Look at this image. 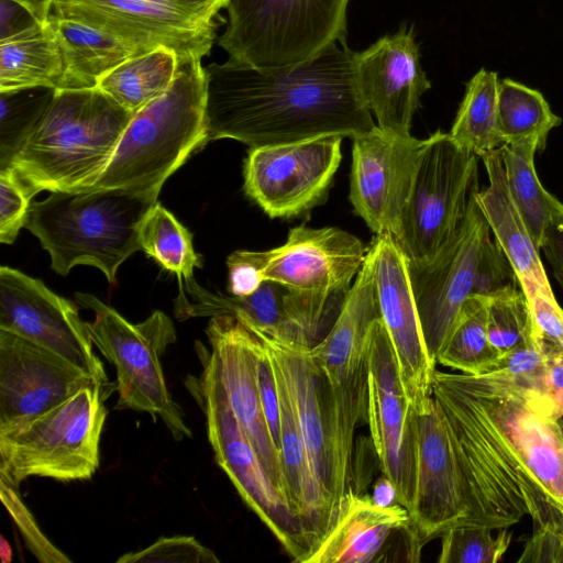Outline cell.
I'll use <instances>...</instances> for the list:
<instances>
[{"mask_svg": "<svg viewBox=\"0 0 563 563\" xmlns=\"http://www.w3.org/2000/svg\"><path fill=\"white\" fill-rule=\"evenodd\" d=\"M510 194L538 250L548 232L563 228V203L541 185L534 168L536 140L499 147Z\"/></svg>", "mask_w": 563, "mask_h": 563, "instance_id": "f546056e", "label": "cell"}, {"mask_svg": "<svg viewBox=\"0 0 563 563\" xmlns=\"http://www.w3.org/2000/svg\"><path fill=\"white\" fill-rule=\"evenodd\" d=\"M35 195L10 166L0 168V242L12 244L24 227Z\"/></svg>", "mask_w": 563, "mask_h": 563, "instance_id": "60d3db41", "label": "cell"}, {"mask_svg": "<svg viewBox=\"0 0 563 563\" xmlns=\"http://www.w3.org/2000/svg\"><path fill=\"white\" fill-rule=\"evenodd\" d=\"M134 113L99 88L56 90L7 166L40 191H82L110 162Z\"/></svg>", "mask_w": 563, "mask_h": 563, "instance_id": "3957f363", "label": "cell"}, {"mask_svg": "<svg viewBox=\"0 0 563 563\" xmlns=\"http://www.w3.org/2000/svg\"><path fill=\"white\" fill-rule=\"evenodd\" d=\"M206 333L211 351L200 346L201 363L220 382L234 417L268 477L286 498L280 452L269 433L257 384L256 336L232 314L211 317Z\"/></svg>", "mask_w": 563, "mask_h": 563, "instance_id": "7402d4cb", "label": "cell"}, {"mask_svg": "<svg viewBox=\"0 0 563 563\" xmlns=\"http://www.w3.org/2000/svg\"><path fill=\"white\" fill-rule=\"evenodd\" d=\"M563 563V528L542 527L533 530L518 563Z\"/></svg>", "mask_w": 563, "mask_h": 563, "instance_id": "ee69618b", "label": "cell"}, {"mask_svg": "<svg viewBox=\"0 0 563 563\" xmlns=\"http://www.w3.org/2000/svg\"><path fill=\"white\" fill-rule=\"evenodd\" d=\"M139 244L162 268L175 274L178 284L192 279L194 268L202 267L191 233L158 201L141 222Z\"/></svg>", "mask_w": 563, "mask_h": 563, "instance_id": "836d02e7", "label": "cell"}, {"mask_svg": "<svg viewBox=\"0 0 563 563\" xmlns=\"http://www.w3.org/2000/svg\"><path fill=\"white\" fill-rule=\"evenodd\" d=\"M541 335L563 351V309L552 290H536L526 295Z\"/></svg>", "mask_w": 563, "mask_h": 563, "instance_id": "7bdbcfd3", "label": "cell"}, {"mask_svg": "<svg viewBox=\"0 0 563 563\" xmlns=\"http://www.w3.org/2000/svg\"><path fill=\"white\" fill-rule=\"evenodd\" d=\"M255 336L256 373L262 407L272 439L280 452V398L275 372L266 346L256 334Z\"/></svg>", "mask_w": 563, "mask_h": 563, "instance_id": "b9f144b4", "label": "cell"}, {"mask_svg": "<svg viewBox=\"0 0 563 563\" xmlns=\"http://www.w3.org/2000/svg\"><path fill=\"white\" fill-rule=\"evenodd\" d=\"M556 420L563 439V408L558 412Z\"/></svg>", "mask_w": 563, "mask_h": 563, "instance_id": "f5cc1de1", "label": "cell"}, {"mask_svg": "<svg viewBox=\"0 0 563 563\" xmlns=\"http://www.w3.org/2000/svg\"><path fill=\"white\" fill-rule=\"evenodd\" d=\"M493 529L457 523L441 536L439 563H497L507 551L511 534L503 529L496 537Z\"/></svg>", "mask_w": 563, "mask_h": 563, "instance_id": "74e56055", "label": "cell"}, {"mask_svg": "<svg viewBox=\"0 0 563 563\" xmlns=\"http://www.w3.org/2000/svg\"><path fill=\"white\" fill-rule=\"evenodd\" d=\"M355 73L361 97L375 115L377 126L399 136H410L413 114L431 84L420 65L413 29L401 27L355 52Z\"/></svg>", "mask_w": 563, "mask_h": 563, "instance_id": "d4e9b609", "label": "cell"}, {"mask_svg": "<svg viewBox=\"0 0 563 563\" xmlns=\"http://www.w3.org/2000/svg\"><path fill=\"white\" fill-rule=\"evenodd\" d=\"M539 330L521 287H509L487 296V333L503 355L532 340Z\"/></svg>", "mask_w": 563, "mask_h": 563, "instance_id": "8d00e7d4", "label": "cell"}, {"mask_svg": "<svg viewBox=\"0 0 563 563\" xmlns=\"http://www.w3.org/2000/svg\"><path fill=\"white\" fill-rule=\"evenodd\" d=\"M541 338L545 358L544 394L552 400L558 415L563 408V351Z\"/></svg>", "mask_w": 563, "mask_h": 563, "instance_id": "f6af8a7d", "label": "cell"}, {"mask_svg": "<svg viewBox=\"0 0 563 563\" xmlns=\"http://www.w3.org/2000/svg\"><path fill=\"white\" fill-rule=\"evenodd\" d=\"M56 89L32 87L0 91V168L5 167L54 99Z\"/></svg>", "mask_w": 563, "mask_h": 563, "instance_id": "d590c367", "label": "cell"}, {"mask_svg": "<svg viewBox=\"0 0 563 563\" xmlns=\"http://www.w3.org/2000/svg\"><path fill=\"white\" fill-rule=\"evenodd\" d=\"M422 548L405 507L380 506L350 487L301 563L419 561Z\"/></svg>", "mask_w": 563, "mask_h": 563, "instance_id": "ffe728a7", "label": "cell"}, {"mask_svg": "<svg viewBox=\"0 0 563 563\" xmlns=\"http://www.w3.org/2000/svg\"><path fill=\"white\" fill-rule=\"evenodd\" d=\"M38 24L34 14L14 0H0V41L27 31Z\"/></svg>", "mask_w": 563, "mask_h": 563, "instance_id": "bcb514c9", "label": "cell"}, {"mask_svg": "<svg viewBox=\"0 0 563 563\" xmlns=\"http://www.w3.org/2000/svg\"><path fill=\"white\" fill-rule=\"evenodd\" d=\"M191 12L208 19L214 20L220 9L227 8L229 0H175Z\"/></svg>", "mask_w": 563, "mask_h": 563, "instance_id": "c3c4849f", "label": "cell"}, {"mask_svg": "<svg viewBox=\"0 0 563 563\" xmlns=\"http://www.w3.org/2000/svg\"><path fill=\"white\" fill-rule=\"evenodd\" d=\"M501 354L490 344L487 333V296L472 295L464 302L455 328L439 354L437 364L483 375Z\"/></svg>", "mask_w": 563, "mask_h": 563, "instance_id": "e575fe53", "label": "cell"}, {"mask_svg": "<svg viewBox=\"0 0 563 563\" xmlns=\"http://www.w3.org/2000/svg\"><path fill=\"white\" fill-rule=\"evenodd\" d=\"M206 74L209 141L231 139L252 148L322 135L354 139L376 125L346 44L330 43L310 59L276 68L230 57Z\"/></svg>", "mask_w": 563, "mask_h": 563, "instance_id": "7a4b0ae2", "label": "cell"}, {"mask_svg": "<svg viewBox=\"0 0 563 563\" xmlns=\"http://www.w3.org/2000/svg\"><path fill=\"white\" fill-rule=\"evenodd\" d=\"M95 384L101 383L58 354L0 330V432L44 413Z\"/></svg>", "mask_w": 563, "mask_h": 563, "instance_id": "cb8c5ba5", "label": "cell"}, {"mask_svg": "<svg viewBox=\"0 0 563 563\" xmlns=\"http://www.w3.org/2000/svg\"><path fill=\"white\" fill-rule=\"evenodd\" d=\"M341 135L252 147L245 194L271 218L298 217L322 203L341 162Z\"/></svg>", "mask_w": 563, "mask_h": 563, "instance_id": "4fadbf2b", "label": "cell"}, {"mask_svg": "<svg viewBox=\"0 0 563 563\" xmlns=\"http://www.w3.org/2000/svg\"><path fill=\"white\" fill-rule=\"evenodd\" d=\"M206 101L201 58L179 59L172 85L133 114L110 162L89 189L158 197L167 178L209 141Z\"/></svg>", "mask_w": 563, "mask_h": 563, "instance_id": "277c9868", "label": "cell"}, {"mask_svg": "<svg viewBox=\"0 0 563 563\" xmlns=\"http://www.w3.org/2000/svg\"><path fill=\"white\" fill-rule=\"evenodd\" d=\"M372 257L379 318L391 343L405 394L416 412L432 399L430 360L412 290L409 262L390 235H376Z\"/></svg>", "mask_w": 563, "mask_h": 563, "instance_id": "44dd1931", "label": "cell"}, {"mask_svg": "<svg viewBox=\"0 0 563 563\" xmlns=\"http://www.w3.org/2000/svg\"><path fill=\"white\" fill-rule=\"evenodd\" d=\"M367 423L383 475L394 485L397 503L412 512L416 498L419 438L417 413L398 372L380 318L368 336Z\"/></svg>", "mask_w": 563, "mask_h": 563, "instance_id": "7c38bea8", "label": "cell"}, {"mask_svg": "<svg viewBox=\"0 0 563 563\" xmlns=\"http://www.w3.org/2000/svg\"><path fill=\"white\" fill-rule=\"evenodd\" d=\"M497 73L482 68L467 82L464 98L449 132L463 148L481 157L503 146L498 132Z\"/></svg>", "mask_w": 563, "mask_h": 563, "instance_id": "1f68e13d", "label": "cell"}, {"mask_svg": "<svg viewBox=\"0 0 563 563\" xmlns=\"http://www.w3.org/2000/svg\"><path fill=\"white\" fill-rule=\"evenodd\" d=\"M240 253L263 282L327 298H344L363 266L367 247L339 228L301 225L290 229L278 247Z\"/></svg>", "mask_w": 563, "mask_h": 563, "instance_id": "e0dca14e", "label": "cell"}, {"mask_svg": "<svg viewBox=\"0 0 563 563\" xmlns=\"http://www.w3.org/2000/svg\"><path fill=\"white\" fill-rule=\"evenodd\" d=\"M64 60L47 24L0 41V91L32 87L59 89Z\"/></svg>", "mask_w": 563, "mask_h": 563, "instance_id": "f1b7e54d", "label": "cell"}, {"mask_svg": "<svg viewBox=\"0 0 563 563\" xmlns=\"http://www.w3.org/2000/svg\"><path fill=\"white\" fill-rule=\"evenodd\" d=\"M350 0H229L219 45L256 68L298 64L330 43L346 44Z\"/></svg>", "mask_w": 563, "mask_h": 563, "instance_id": "ba28073f", "label": "cell"}, {"mask_svg": "<svg viewBox=\"0 0 563 563\" xmlns=\"http://www.w3.org/2000/svg\"><path fill=\"white\" fill-rule=\"evenodd\" d=\"M157 196L118 189L52 191L31 203L24 224L66 276L76 265L100 269L117 284L120 265L140 251L139 229Z\"/></svg>", "mask_w": 563, "mask_h": 563, "instance_id": "5b68a950", "label": "cell"}, {"mask_svg": "<svg viewBox=\"0 0 563 563\" xmlns=\"http://www.w3.org/2000/svg\"><path fill=\"white\" fill-rule=\"evenodd\" d=\"M77 302L95 312L87 329L92 343L117 371L115 409L144 411L159 418L175 440L191 431L165 380L161 357L177 340L173 321L155 310L140 323H131L91 294L76 292Z\"/></svg>", "mask_w": 563, "mask_h": 563, "instance_id": "52a82bcc", "label": "cell"}, {"mask_svg": "<svg viewBox=\"0 0 563 563\" xmlns=\"http://www.w3.org/2000/svg\"><path fill=\"white\" fill-rule=\"evenodd\" d=\"M27 8L37 21L45 24L53 10V0H14Z\"/></svg>", "mask_w": 563, "mask_h": 563, "instance_id": "f907efd6", "label": "cell"}, {"mask_svg": "<svg viewBox=\"0 0 563 563\" xmlns=\"http://www.w3.org/2000/svg\"><path fill=\"white\" fill-rule=\"evenodd\" d=\"M372 497L380 506H391L397 503L396 489L384 475L375 482Z\"/></svg>", "mask_w": 563, "mask_h": 563, "instance_id": "681fc988", "label": "cell"}, {"mask_svg": "<svg viewBox=\"0 0 563 563\" xmlns=\"http://www.w3.org/2000/svg\"><path fill=\"white\" fill-rule=\"evenodd\" d=\"M417 413L419 438L417 487L411 522L420 543L467 517L463 478L444 418L433 397Z\"/></svg>", "mask_w": 563, "mask_h": 563, "instance_id": "484cf974", "label": "cell"}, {"mask_svg": "<svg viewBox=\"0 0 563 563\" xmlns=\"http://www.w3.org/2000/svg\"><path fill=\"white\" fill-rule=\"evenodd\" d=\"M0 330L58 354L115 390L93 353L87 322L77 306L42 280L9 266L0 267Z\"/></svg>", "mask_w": 563, "mask_h": 563, "instance_id": "2e32d148", "label": "cell"}, {"mask_svg": "<svg viewBox=\"0 0 563 563\" xmlns=\"http://www.w3.org/2000/svg\"><path fill=\"white\" fill-rule=\"evenodd\" d=\"M47 24L57 38L64 60V76L57 90L96 88L108 71L153 49L53 13Z\"/></svg>", "mask_w": 563, "mask_h": 563, "instance_id": "83f0119b", "label": "cell"}, {"mask_svg": "<svg viewBox=\"0 0 563 563\" xmlns=\"http://www.w3.org/2000/svg\"><path fill=\"white\" fill-rule=\"evenodd\" d=\"M378 318L373 263L367 250L330 329L311 347L312 358L327 384L334 446L346 483L352 478L356 427L367 421L368 336Z\"/></svg>", "mask_w": 563, "mask_h": 563, "instance_id": "9c48e42d", "label": "cell"}, {"mask_svg": "<svg viewBox=\"0 0 563 563\" xmlns=\"http://www.w3.org/2000/svg\"><path fill=\"white\" fill-rule=\"evenodd\" d=\"M52 13L148 48L165 46L179 59L206 56L217 29L175 0H53Z\"/></svg>", "mask_w": 563, "mask_h": 563, "instance_id": "ac0fdd59", "label": "cell"}, {"mask_svg": "<svg viewBox=\"0 0 563 563\" xmlns=\"http://www.w3.org/2000/svg\"><path fill=\"white\" fill-rule=\"evenodd\" d=\"M432 397L461 470L463 522L563 528V439L552 400L489 375L435 371Z\"/></svg>", "mask_w": 563, "mask_h": 563, "instance_id": "6da1fadb", "label": "cell"}, {"mask_svg": "<svg viewBox=\"0 0 563 563\" xmlns=\"http://www.w3.org/2000/svg\"><path fill=\"white\" fill-rule=\"evenodd\" d=\"M476 191L451 243L430 264L421 268L409 266L424 343L435 365L464 302L477 294L482 253L492 238L489 224L475 199Z\"/></svg>", "mask_w": 563, "mask_h": 563, "instance_id": "5bb4252c", "label": "cell"}, {"mask_svg": "<svg viewBox=\"0 0 563 563\" xmlns=\"http://www.w3.org/2000/svg\"><path fill=\"white\" fill-rule=\"evenodd\" d=\"M187 386L205 412L208 439L218 465L287 554L300 563L308 552L302 528L286 498L268 477L234 417L220 382L203 365L201 376L188 379Z\"/></svg>", "mask_w": 563, "mask_h": 563, "instance_id": "8fae6325", "label": "cell"}, {"mask_svg": "<svg viewBox=\"0 0 563 563\" xmlns=\"http://www.w3.org/2000/svg\"><path fill=\"white\" fill-rule=\"evenodd\" d=\"M245 324L262 340L275 371L284 382L311 471L333 514L350 487L340 471L327 384L312 358V346Z\"/></svg>", "mask_w": 563, "mask_h": 563, "instance_id": "d6986e66", "label": "cell"}, {"mask_svg": "<svg viewBox=\"0 0 563 563\" xmlns=\"http://www.w3.org/2000/svg\"><path fill=\"white\" fill-rule=\"evenodd\" d=\"M178 66V55L170 48L158 46L108 71L97 88L135 113L168 89Z\"/></svg>", "mask_w": 563, "mask_h": 563, "instance_id": "4dcf8cb0", "label": "cell"}, {"mask_svg": "<svg viewBox=\"0 0 563 563\" xmlns=\"http://www.w3.org/2000/svg\"><path fill=\"white\" fill-rule=\"evenodd\" d=\"M352 140L350 200L376 235L396 239L426 139L375 125Z\"/></svg>", "mask_w": 563, "mask_h": 563, "instance_id": "603a6c76", "label": "cell"}, {"mask_svg": "<svg viewBox=\"0 0 563 563\" xmlns=\"http://www.w3.org/2000/svg\"><path fill=\"white\" fill-rule=\"evenodd\" d=\"M0 555L3 563H10L12 560V550L3 536L0 537Z\"/></svg>", "mask_w": 563, "mask_h": 563, "instance_id": "816d5d0a", "label": "cell"}, {"mask_svg": "<svg viewBox=\"0 0 563 563\" xmlns=\"http://www.w3.org/2000/svg\"><path fill=\"white\" fill-rule=\"evenodd\" d=\"M84 387L58 406L0 432V476L15 485L27 477L85 481L99 467V444L111 393Z\"/></svg>", "mask_w": 563, "mask_h": 563, "instance_id": "8992f818", "label": "cell"}, {"mask_svg": "<svg viewBox=\"0 0 563 563\" xmlns=\"http://www.w3.org/2000/svg\"><path fill=\"white\" fill-rule=\"evenodd\" d=\"M489 185L475 192V199L489 224L494 239L510 261L526 295L552 290L526 222L510 194L499 148L481 156Z\"/></svg>", "mask_w": 563, "mask_h": 563, "instance_id": "4316f807", "label": "cell"}, {"mask_svg": "<svg viewBox=\"0 0 563 563\" xmlns=\"http://www.w3.org/2000/svg\"><path fill=\"white\" fill-rule=\"evenodd\" d=\"M541 250L544 252L556 282L563 289V228L550 230Z\"/></svg>", "mask_w": 563, "mask_h": 563, "instance_id": "7dc6e473", "label": "cell"}, {"mask_svg": "<svg viewBox=\"0 0 563 563\" xmlns=\"http://www.w3.org/2000/svg\"><path fill=\"white\" fill-rule=\"evenodd\" d=\"M1 500L18 527L29 551L41 563H70L71 560L48 541L23 504L19 486L0 476Z\"/></svg>", "mask_w": 563, "mask_h": 563, "instance_id": "f35d334b", "label": "cell"}, {"mask_svg": "<svg viewBox=\"0 0 563 563\" xmlns=\"http://www.w3.org/2000/svg\"><path fill=\"white\" fill-rule=\"evenodd\" d=\"M178 285L175 316L179 320L232 314L264 333L310 346L322 339L329 318L342 302L272 280H264L254 292L242 297L211 291L195 278Z\"/></svg>", "mask_w": 563, "mask_h": 563, "instance_id": "9a60e30c", "label": "cell"}, {"mask_svg": "<svg viewBox=\"0 0 563 563\" xmlns=\"http://www.w3.org/2000/svg\"><path fill=\"white\" fill-rule=\"evenodd\" d=\"M478 156L437 131L426 139L396 242L410 268H421L451 243L478 189Z\"/></svg>", "mask_w": 563, "mask_h": 563, "instance_id": "30bf717a", "label": "cell"}, {"mask_svg": "<svg viewBox=\"0 0 563 563\" xmlns=\"http://www.w3.org/2000/svg\"><path fill=\"white\" fill-rule=\"evenodd\" d=\"M497 121L504 145L536 140L539 152L547 147L550 131L562 123L540 91L509 78L499 80Z\"/></svg>", "mask_w": 563, "mask_h": 563, "instance_id": "d6a6232c", "label": "cell"}, {"mask_svg": "<svg viewBox=\"0 0 563 563\" xmlns=\"http://www.w3.org/2000/svg\"><path fill=\"white\" fill-rule=\"evenodd\" d=\"M220 560L195 537H161L137 552L121 555L117 563H219Z\"/></svg>", "mask_w": 563, "mask_h": 563, "instance_id": "ab89813d", "label": "cell"}]
</instances>
